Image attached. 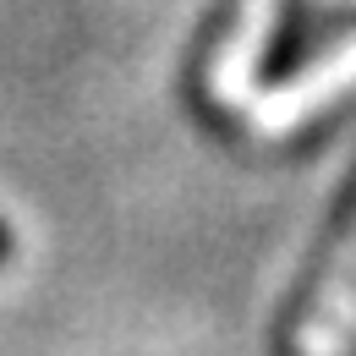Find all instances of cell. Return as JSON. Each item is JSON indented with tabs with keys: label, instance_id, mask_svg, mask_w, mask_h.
<instances>
[{
	"label": "cell",
	"instance_id": "cell-1",
	"mask_svg": "<svg viewBox=\"0 0 356 356\" xmlns=\"http://www.w3.org/2000/svg\"><path fill=\"white\" fill-rule=\"evenodd\" d=\"M6 258H11V230L0 225V264H6Z\"/></svg>",
	"mask_w": 356,
	"mask_h": 356
}]
</instances>
